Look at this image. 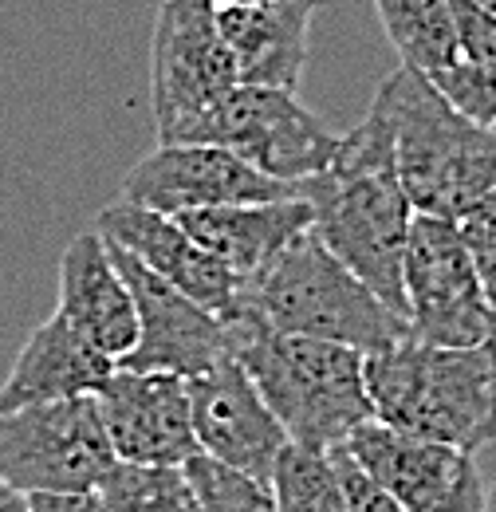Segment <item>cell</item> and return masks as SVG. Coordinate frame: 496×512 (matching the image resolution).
<instances>
[{
    "mask_svg": "<svg viewBox=\"0 0 496 512\" xmlns=\"http://www.w3.org/2000/svg\"><path fill=\"white\" fill-rule=\"evenodd\" d=\"M241 87L213 0H158L150 36V107L158 142H178L217 99Z\"/></svg>",
    "mask_w": 496,
    "mask_h": 512,
    "instance_id": "cell-8",
    "label": "cell"
},
{
    "mask_svg": "<svg viewBox=\"0 0 496 512\" xmlns=\"http://www.w3.org/2000/svg\"><path fill=\"white\" fill-rule=\"evenodd\" d=\"M465 60H496V16L477 0H449Z\"/></svg>",
    "mask_w": 496,
    "mask_h": 512,
    "instance_id": "cell-27",
    "label": "cell"
},
{
    "mask_svg": "<svg viewBox=\"0 0 496 512\" xmlns=\"http://www.w3.org/2000/svg\"><path fill=\"white\" fill-rule=\"evenodd\" d=\"M233 335L237 359L292 446L331 453L374 418L363 351L264 327H233Z\"/></svg>",
    "mask_w": 496,
    "mask_h": 512,
    "instance_id": "cell-4",
    "label": "cell"
},
{
    "mask_svg": "<svg viewBox=\"0 0 496 512\" xmlns=\"http://www.w3.org/2000/svg\"><path fill=\"white\" fill-rule=\"evenodd\" d=\"M319 0H268L217 8V28L233 52L241 83L296 91L308 64L311 16Z\"/></svg>",
    "mask_w": 496,
    "mask_h": 512,
    "instance_id": "cell-18",
    "label": "cell"
},
{
    "mask_svg": "<svg viewBox=\"0 0 496 512\" xmlns=\"http://www.w3.org/2000/svg\"><path fill=\"white\" fill-rule=\"evenodd\" d=\"M189 402L201 453L272 485L276 461L288 449V434L248 379L245 363L233 355L221 367L189 379Z\"/></svg>",
    "mask_w": 496,
    "mask_h": 512,
    "instance_id": "cell-14",
    "label": "cell"
},
{
    "mask_svg": "<svg viewBox=\"0 0 496 512\" xmlns=\"http://www.w3.org/2000/svg\"><path fill=\"white\" fill-rule=\"evenodd\" d=\"M107 245L138 308V343L130 355L119 359V367L197 379L237 355V335L217 312L189 300L182 288L162 280L154 268H146L138 256L126 253L123 245L115 241Z\"/></svg>",
    "mask_w": 496,
    "mask_h": 512,
    "instance_id": "cell-10",
    "label": "cell"
},
{
    "mask_svg": "<svg viewBox=\"0 0 496 512\" xmlns=\"http://www.w3.org/2000/svg\"><path fill=\"white\" fill-rule=\"evenodd\" d=\"M485 512H496V485H493V493L485 497Z\"/></svg>",
    "mask_w": 496,
    "mask_h": 512,
    "instance_id": "cell-31",
    "label": "cell"
},
{
    "mask_svg": "<svg viewBox=\"0 0 496 512\" xmlns=\"http://www.w3.org/2000/svg\"><path fill=\"white\" fill-rule=\"evenodd\" d=\"M272 489L284 512H351L339 473L331 465V453H315V449L288 442V449L276 461Z\"/></svg>",
    "mask_w": 496,
    "mask_h": 512,
    "instance_id": "cell-22",
    "label": "cell"
},
{
    "mask_svg": "<svg viewBox=\"0 0 496 512\" xmlns=\"http://www.w3.org/2000/svg\"><path fill=\"white\" fill-rule=\"evenodd\" d=\"M374 99L390 111L398 174L418 213L457 221L496 190V127L465 119L430 75L402 64Z\"/></svg>",
    "mask_w": 496,
    "mask_h": 512,
    "instance_id": "cell-5",
    "label": "cell"
},
{
    "mask_svg": "<svg viewBox=\"0 0 496 512\" xmlns=\"http://www.w3.org/2000/svg\"><path fill=\"white\" fill-rule=\"evenodd\" d=\"M95 394L0 410V477L20 493H99L115 469Z\"/></svg>",
    "mask_w": 496,
    "mask_h": 512,
    "instance_id": "cell-6",
    "label": "cell"
},
{
    "mask_svg": "<svg viewBox=\"0 0 496 512\" xmlns=\"http://www.w3.org/2000/svg\"><path fill=\"white\" fill-rule=\"evenodd\" d=\"M119 197L178 217L189 209H213V205L304 197V186L268 178L241 154L213 142H158V150H150L142 162L126 170Z\"/></svg>",
    "mask_w": 496,
    "mask_h": 512,
    "instance_id": "cell-11",
    "label": "cell"
},
{
    "mask_svg": "<svg viewBox=\"0 0 496 512\" xmlns=\"http://www.w3.org/2000/svg\"><path fill=\"white\" fill-rule=\"evenodd\" d=\"M363 367L382 426L465 453L496 442V339L437 347L410 335L367 355Z\"/></svg>",
    "mask_w": 496,
    "mask_h": 512,
    "instance_id": "cell-3",
    "label": "cell"
},
{
    "mask_svg": "<svg viewBox=\"0 0 496 512\" xmlns=\"http://www.w3.org/2000/svg\"><path fill=\"white\" fill-rule=\"evenodd\" d=\"M99 497L111 512H209L189 481L186 465H134L115 461Z\"/></svg>",
    "mask_w": 496,
    "mask_h": 512,
    "instance_id": "cell-21",
    "label": "cell"
},
{
    "mask_svg": "<svg viewBox=\"0 0 496 512\" xmlns=\"http://www.w3.org/2000/svg\"><path fill=\"white\" fill-rule=\"evenodd\" d=\"M0 512H32V505H28V493L12 489L4 477H0Z\"/></svg>",
    "mask_w": 496,
    "mask_h": 512,
    "instance_id": "cell-29",
    "label": "cell"
},
{
    "mask_svg": "<svg viewBox=\"0 0 496 512\" xmlns=\"http://www.w3.org/2000/svg\"><path fill=\"white\" fill-rule=\"evenodd\" d=\"M331 465H335V473H339V485H343V497H347L351 512H410V509H402L343 446L331 449Z\"/></svg>",
    "mask_w": 496,
    "mask_h": 512,
    "instance_id": "cell-26",
    "label": "cell"
},
{
    "mask_svg": "<svg viewBox=\"0 0 496 512\" xmlns=\"http://www.w3.org/2000/svg\"><path fill=\"white\" fill-rule=\"evenodd\" d=\"M115 367L119 363L111 355H103L75 323L56 312L24 339L0 386V410L99 394V386L115 375Z\"/></svg>",
    "mask_w": 496,
    "mask_h": 512,
    "instance_id": "cell-19",
    "label": "cell"
},
{
    "mask_svg": "<svg viewBox=\"0 0 496 512\" xmlns=\"http://www.w3.org/2000/svg\"><path fill=\"white\" fill-rule=\"evenodd\" d=\"M63 320H71L103 355L115 363L138 343V308L123 280L111 245L99 229L79 233L60 256V304Z\"/></svg>",
    "mask_w": 496,
    "mask_h": 512,
    "instance_id": "cell-16",
    "label": "cell"
},
{
    "mask_svg": "<svg viewBox=\"0 0 496 512\" xmlns=\"http://www.w3.org/2000/svg\"><path fill=\"white\" fill-rule=\"evenodd\" d=\"M402 292L414 339L437 347H477L496 339L493 308L453 217L414 213L402 256Z\"/></svg>",
    "mask_w": 496,
    "mask_h": 512,
    "instance_id": "cell-7",
    "label": "cell"
},
{
    "mask_svg": "<svg viewBox=\"0 0 496 512\" xmlns=\"http://www.w3.org/2000/svg\"><path fill=\"white\" fill-rule=\"evenodd\" d=\"M229 327H264L284 335H311L355 347L363 355L398 347L410 339V323L386 308L363 276H355L339 256L308 229L272 264L241 280L237 312Z\"/></svg>",
    "mask_w": 496,
    "mask_h": 512,
    "instance_id": "cell-2",
    "label": "cell"
},
{
    "mask_svg": "<svg viewBox=\"0 0 496 512\" xmlns=\"http://www.w3.org/2000/svg\"><path fill=\"white\" fill-rule=\"evenodd\" d=\"M95 229L123 245L126 253H134L146 268H154L162 280H170L174 288H182L189 300H197L201 308L217 312L221 320H229L237 312V296H241V280L209 253L201 249L178 217H166L158 209L134 205V201H111L99 209Z\"/></svg>",
    "mask_w": 496,
    "mask_h": 512,
    "instance_id": "cell-15",
    "label": "cell"
},
{
    "mask_svg": "<svg viewBox=\"0 0 496 512\" xmlns=\"http://www.w3.org/2000/svg\"><path fill=\"white\" fill-rule=\"evenodd\" d=\"M343 449L410 512H485V489L473 453L410 438L378 418L363 422Z\"/></svg>",
    "mask_w": 496,
    "mask_h": 512,
    "instance_id": "cell-12",
    "label": "cell"
},
{
    "mask_svg": "<svg viewBox=\"0 0 496 512\" xmlns=\"http://www.w3.org/2000/svg\"><path fill=\"white\" fill-rule=\"evenodd\" d=\"M217 8H229V4H268V0H213Z\"/></svg>",
    "mask_w": 496,
    "mask_h": 512,
    "instance_id": "cell-30",
    "label": "cell"
},
{
    "mask_svg": "<svg viewBox=\"0 0 496 512\" xmlns=\"http://www.w3.org/2000/svg\"><path fill=\"white\" fill-rule=\"evenodd\" d=\"M178 221L237 280H248L264 264H272L292 241L315 229V209L308 197H280V201L189 209V213H178Z\"/></svg>",
    "mask_w": 496,
    "mask_h": 512,
    "instance_id": "cell-17",
    "label": "cell"
},
{
    "mask_svg": "<svg viewBox=\"0 0 496 512\" xmlns=\"http://www.w3.org/2000/svg\"><path fill=\"white\" fill-rule=\"evenodd\" d=\"M477 4H485V8H489V12L496 16V0H477Z\"/></svg>",
    "mask_w": 496,
    "mask_h": 512,
    "instance_id": "cell-32",
    "label": "cell"
},
{
    "mask_svg": "<svg viewBox=\"0 0 496 512\" xmlns=\"http://www.w3.org/2000/svg\"><path fill=\"white\" fill-rule=\"evenodd\" d=\"M461 237L473 253V264H477V276H481V288H485V300L493 308V320H496V190L481 201H473L461 217Z\"/></svg>",
    "mask_w": 496,
    "mask_h": 512,
    "instance_id": "cell-25",
    "label": "cell"
},
{
    "mask_svg": "<svg viewBox=\"0 0 496 512\" xmlns=\"http://www.w3.org/2000/svg\"><path fill=\"white\" fill-rule=\"evenodd\" d=\"M178 142L225 146L260 174L304 186L331 162L339 134L323 127V119L311 115L296 91L241 83L225 99H217Z\"/></svg>",
    "mask_w": 496,
    "mask_h": 512,
    "instance_id": "cell-9",
    "label": "cell"
},
{
    "mask_svg": "<svg viewBox=\"0 0 496 512\" xmlns=\"http://www.w3.org/2000/svg\"><path fill=\"white\" fill-rule=\"evenodd\" d=\"M95 402L119 461L186 465L189 457L201 453L193 430L189 379L182 375L115 367V375L99 386Z\"/></svg>",
    "mask_w": 496,
    "mask_h": 512,
    "instance_id": "cell-13",
    "label": "cell"
},
{
    "mask_svg": "<svg viewBox=\"0 0 496 512\" xmlns=\"http://www.w3.org/2000/svg\"><path fill=\"white\" fill-rule=\"evenodd\" d=\"M32 512H111L99 493H32Z\"/></svg>",
    "mask_w": 496,
    "mask_h": 512,
    "instance_id": "cell-28",
    "label": "cell"
},
{
    "mask_svg": "<svg viewBox=\"0 0 496 512\" xmlns=\"http://www.w3.org/2000/svg\"><path fill=\"white\" fill-rule=\"evenodd\" d=\"M374 8L406 67L437 75L441 67L461 60L449 0H374Z\"/></svg>",
    "mask_w": 496,
    "mask_h": 512,
    "instance_id": "cell-20",
    "label": "cell"
},
{
    "mask_svg": "<svg viewBox=\"0 0 496 512\" xmlns=\"http://www.w3.org/2000/svg\"><path fill=\"white\" fill-rule=\"evenodd\" d=\"M186 473L209 512H284L272 485L248 477L241 469H229V465H221L205 453L189 457Z\"/></svg>",
    "mask_w": 496,
    "mask_h": 512,
    "instance_id": "cell-23",
    "label": "cell"
},
{
    "mask_svg": "<svg viewBox=\"0 0 496 512\" xmlns=\"http://www.w3.org/2000/svg\"><path fill=\"white\" fill-rule=\"evenodd\" d=\"M304 197L315 209V233L323 245L363 276L386 308L406 316L402 256L418 209L402 186L394 123L378 99L367 119L339 138L331 162L304 182Z\"/></svg>",
    "mask_w": 496,
    "mask_h": 512,
    "instance_id": "cell-1",
    "label": "cell"
},
{
    "mask_svg": "<svg viewBox=\"0 0 496 512\" xmlns=\"http://www.w3.org/2000/svg\"><path fill=\"white\" fill-rule=\"evenodd\" d=\"M434 87L473 123L496 127V60H457V64L441 67Z\"/></svg>",
    "mask_w": 496,
    "mask_h": 512,
    "instance_id": "cell-24",
    "label": "cell"
}]
</instances>
